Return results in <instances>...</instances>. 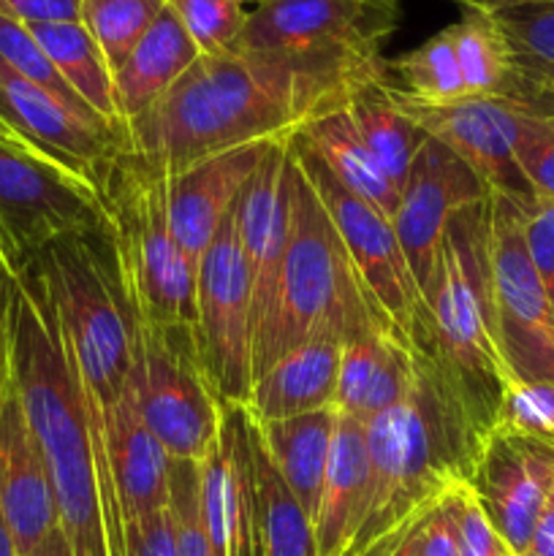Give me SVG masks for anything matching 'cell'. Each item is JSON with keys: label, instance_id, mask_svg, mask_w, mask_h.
<instances>
[{"label": "cell", "instance_id": "7bdbcfd3", "mask_svg": "<svg viewBox=\"0 0 554 556\" xmlns=\"http://www.w3.org/2000/svg\"><path fill=\"white\" fill-rule=\"evenodd\" d=\"M421 556H459V535H456L454 508L449 497L435 505L418 525Z\"/></svg>", "mask_w": 554, "mask_h": 556}, {"label": "cell", "instance_id": "cb8c5ba5", "mask_svg": "<svg viewBox=\"0 0 554 556\" xmlns=\"http://www.w3.org/2000/svg\"><path fill=\"white\" fill-rule=\"evenodd\" d=\"M416 378L411 348L386 326H373L342 342L335 407L367 424L402 402Z\"/></svg>", "mask_w": 554, "mask_h": 556}, {"label": "cell", "instance_id": "f35d334b", "mask_svg": "<svg viewBox=\"0 0 554 556\" xmlns=\"http://www.w3.org/2000/svg\"><path fill=\"white\" fill-rule=\"evenodd\" d=\"M498 427L554 445V383H511Z\"/></svg>", "mask_w": 554, "mask_h": 556}, {"label": "cell", "instance_id": "c3c4849f", "mask_svg": "<svg viewBox=\"0 0 554 556\" xmlns=\"http://www.w3.org/2000/svg\"><path fill=\"white\" fill-rule=\"evenodd\" d=\"M30 556H74V554H71L68 541H65L63 530H60L58 525L41 543H38V548Z\"/></svg>", "mask_w": 554, "mask_h": 556}, {"label": "cell", "instance_id": "9a60e30c", "mask_svg": "<svg viewBox=\"0 0 554 556\" xmlns=\"http://www.w3.org/2000/svg\"><path fill=\"white\" fill-rule=\"evenodd\" d=\"M465 486L511 552L521 556L554 489V445L494 427Z\"/></svg>", "mask_w": 554, "mask_h": 556}, {"label": "cell", "instance_id": "74e56055", "mask_svg": "<svg viewBox=\"0 0 554 556\" xmlns=\"http://www.w3.org/2000/svg\"><path fill=\"white\" fill-rule=\"evenodd\" d=\"M516 163L532 193L554 199V114L527 109L516 136Z\"/></svg>", "mask_w": 554, "mask_h": 556}, {"label": "cell", "instance_id": "836d02e7", "mask_svg": "<svg viewBox=\"0 0 554 556\" xmlns=\"http://www.w3.org/2000/svg\"><path fill=\"white\" fill-rule=\"evenodd\" d=\"M163 9L166 0H81L79 22L101 47L114 74Z\"/></svg>", "mask_w": 554, "mask_h": 556}, {"label": "cell", "instance_id": "f907efd6", "mask_svg": "<svg viewBox=\"0 0 554 556\" xmlns=\"http://www.w3.org/2000/svg\"><path fill=\"white\" fill-rule=\"evenodd\" d=\"M0 556H20V554H16L14 535H11L9 521H5L3 510H0Z\"/></svg>", "mask_w": 554, "mask_h": 556}, {"label": "cell", "instance_id": "ba28073f", "mask_svg": "<svg viewBox=\"0 0 554 556\" xmlns=\"http://www.w3.org/2000/svg\"><path fill=\"white\" fill-rule=\"evenodd\" d=\"M103 226L101 188L0 119V275L16 277L60 239Z\"/></svg>", "mask_w": 554, "mask_h": 556}, {"label": "cell", "instance_id": "9c48e42d", "mask_svg": "<svg viewBox=\"0 0 554 556\" xmlns=\"http://www.w3.org/2000/svg\"><path fill=\"white\" fill-rule=\"evenodd\" d=\"M400 25V0H255L231 49L324 68L373 71Z\"/></svg>", "mask_w": 554, "mask_h": 556}, {"label": "cell", "instance_id": "603a6c76", "mask_svg": "<svg viewBox=\"0 0 554 556\" xmlns=\"http://www.w3.org/2000/svg\"><path fill=\"white\" fill-rule=\"evenodd\" d=\"M369 503L367 432L358 418L337 410L320 503L313 532L318 556H345L362 530Z\"/></svg>", "mask_w": 554, "mask_h": 556}, {"label": "cell", "instance_id": "f546056e", "mask_svg": "<svg viewBox=\"0 0 554 556\" xmlns=\"http://www.w3.org/2000/svg\"><path fill=\"white\" fill-rule=\"evenodd\" d=\"M255 483V556H318L313 519L286 486L261 445L255 421L250 427Z\"/></svg>", "mask_w": 554, "mask_h": 556}, {"label": "cell", "instance_id": "8992f818", "mask_svg": "<svg viewBox=\"0 0 554 556\" xmlns=\"http://www.w3.org/2000/svg\"><path fill=\"white\" fill-rule=\"evenodd\" d=\"M125 299L139 326H196V271L168 215V172L134 150L98 182Z\"/></svg>", "mask_w": 554, "mask_h": 556}, {"label": "cell", "instance_id": "6da1fadb", "mask_svg": "<svg viewBox=\"0 0 554 556\" xmlns=\"http://www.w3.org/2000/svg\"><path fill=\"white\" fill-rule=\"evenodd\" d=\"M11 372L74 556H128L103 429L36 266L5 277Z\"/></svg>", "mask_w": 554, "mask_h": 556}, {"label": "cell", "instance_id": "3957f363", "mask_svg": "<svg viewBox=\"0 0 554 556\" xmlns=\"http://www.w3.org/2000/svg\"><path fill=\"white\" fill-rule=\"evenodd\" d=\"M402 402L364 424L369 503L345 556H373L405 535L467 481L487 438L476 432L443 380L424 358Z\"/></svg>", "mask_w": 554, "mask_h": 556}, {"label": "cell", "instance_id": "44dd1931", "mask_svg": "<svg viewBox=\"0 0 554 556\" xmlns=\"http://www.w3.org/2000/svg\"><path fill=\"white\" fill-rule=\"evenodd\" d=\"M0 510L20 556H30L58 527L52 489L16 394L14 372L0 394Z\"/></svg>", "mask_w": 554, "mask_h": 556}, {"label": "cell", "instance_id": "e575fe53", "mask_svg": "<svg viewBox=\"0 0 554 556\" xmlns=\"http://www.w3.org/2000/svg\"><path fill=\"white\" fill-rule=\"evenodd\" d=\"M201 54L226 52L248 25L255 0H166Z\"/></svg>", "mask_w": 554, "mask_h": 556}, {"label": "cell", "instance_id": "4dcf8cb0", "mask_svg": "<svg viewBox=\"0 0 554 556\" xmlns=\"http://www.w3.org/2000/svg\"><path fill=\"white\" fill-rule=\"evenodd\" d=\"M30 33L41 43L43 52L60 71L65 85L106 123L125 125L117 112L114 96V74L103 58L101 47L92 41L81 22H49V25H30Z\"/></svg>", "mask_w": 554, "mask_h": 556}, {"label": "cell", "instance_id": "ac0fdd59", "mask_svg": "<svg viewBox=\"0 0 554 556\" xmlns=\"http://www.w3.org/2000/svg\"><path fill=\"white\" fill-rule=\"evenodd\" d=\"M253 416L244 405H226L221 434L199 462L201 525L212 556H255Z\"/></svg>", "mask_w": 554, "mask_h": 556}, {"label": "cell", "instance_id": "d590c367", "mask_svg": "<svg viewBox=\"0 0 554 556\" xmlns=\"http://www.w3.org/2000/svg\"><path fill=\"white\" fill-rule=\"evenodd\" d=\"M0 60H3L11 71H16L22 79L43 87V90H49L52 96L63 98L65 103H71V106L79 109V112L96 114L68 85H65V79L60 76V71L54 68V63L49 60V54L43 52L41 43L36 41L30 27L9 20V16H0Z\"/></svg>", "mask_w": 554, "mask_h": 556}, {"label": "cell", "instance_id": "5bb4252c", "mask_svg": "<svg viewBox=\"0 0 554 556\" xmlns=\"http://www.w3.org/2000/svg\"><path fill=\"white\" fill-rule=\"evenodd\" d=\"M391 92H394L396 103L435 141L449 147L456 157H462L481 177L489 193L508 195L521 206L536 201V193H532L519 163H516L519 119L527 109L536 106L500 96H467L462 101L432 106V103L413 101L396 87H391ZM536 112H541V109H536Z\"/></svg>", "mask_w": 554, "mask_h": 556}, {"label": "cell", "instance_id": "d6a6232c", "mask_svg": "<svg viewBox=\"0 0 554 556\" xmlns=\"http://www.w3.org/2000/svg\"><path fill=\"white\" fill-rule=\"evenodd\" d=\"M386 81L413 101L432 106L467 98L454 43L445 27L427 38L421 47L400 54L396 60H386Z\"/></svg>", "mask_w": 554, "mask_h": 556}, {"label": "cell", "instance_id": "7c38bea8", "mask_svg": "<svg viewBox=\"0 0 554 556\" xmlns=\"http://www.w3.org/2000/svg\"><path fill=\"white\" fill-rule=\"evenodd\" d=\"M489 266L498 345L514 383H554V304L525 244V210L489 193Z\"/></svg>", "mask_w": 554, "mask_h": 556}, {"label": "cell", "instance_id": "e0dca14e", "mask_svg": "<svg viewBox=\"0 0 554 556\" xmlns=\"http://www.w3.org/2000/svg\"><path fill=\"white\" fill-rule=\"evenodd\" d=\"M489 199V188L476 172L445 144L429 136L407 168L394 212V231L411 264L418 288L438 261L451 220L462 210Z\"/></svg>", "mask_w": 554, "mask_h": 556}, {"label": "cell", "instance_id": "30bf717a", "mask_svg": "<svg viewBox=\"0 0 554 556\" xmlns=\"http://www.w3.org/2000/svg\"><path fill=\"white\" fill-rule=\"evenodd\" d=\"M134 396L168 459L199 465L217 443L226 405L206 372L196 326L136 324Z\"/></svg>", "mask_w": 554, "mask_h": 556}, {"label": "cell", "instance_id": "1f68e13d", "mask_svg": "<svg viewBox=\"0 0 554 556\" xmlns=\"http://www.w3.org/2000/svg\"><path fill=\"white\" fill-rule=\"evenodd\" d=\"M521 81L554 90V0H527L492 11Z\"/></svg>", "mask_w": 554, "mask_h": 556}, {"label": "cell", "instance_id": "d4e9b609", "mask_svg": "<svg viewBox=\"0 0 554 556\" xmlns=\"http://www.w3.org/2000/svg\"><path fill=\"white\" fill-rule=\"evenodd\" d=\"M340 356L342 342L335 337H318L282 353L253 380L250 402L244 405L253 421H280L335 407Z\"/></svg>", "mask_w": 554, "mask_h": 556}, {"label": "cell", "instance_id": "52a82bcc", "mask_svg": "<svg viewBox=\"0 0 554 556\" xmlns=\"http://www.w3.org/2000/svg\"><path fill=\"white\" fill-rule=\"evenodd\" d=\"M33 266L47 286L81 383L103 416L128 391L136 367V318L106 226L60 239Z\"/></svg>", "mask_w": 554, "mask_h": 556}, {"label": "cell", "instance_id": "484cf974", "mask_svg": "<svg viewBox=\"0 0 554 556\" xmlns=\"http://www.w3.org/2000/svg\"><path fill=\"white\" fill-rule=\"evenodd\" d=\"M201 58L199 47L188 36L177 16L168 9L161 11L150 30L141 36L134 52L114 71V96L117 112L125 125L141 117L155 101H161L185 71Z\"/></svg>", "mask_w": 554, "mask_h": 556}, {"label": "cell", "instance_id": "bcb514c9", "mask_svg": "<svg viewBox=\"0 0 554 556\" xmlns=\"http://www.w3.org/2000/svg\"><path fill=\"white\" fill-rule=\"evenodd\" d=\"M11 378V348H9V309H5V277L0 275V394Z\"/></svg>", "mask_w": 554, "mask_h": 556}, {"label": "cell", "instance_id": "60d3db41", "mask_svg": "<svg viewBox=\"0 0 554 556\" xmlns=\"http://www.w3.org/2000/svg\"><path fill=\"white\" fill-rule=\"evenodd\" d=\"M521 210H525L527 253L554 304V199L536 195V201Z\"/></svg>", "mask_w": 554, "mask_h": 556}, {"label": "cell", "instance_id": "7a4b0ae2", "mask_svg": "<svg viewBox=\"0 0 554 556\" xmlns=\"http://www.w3.org/2000/svg\"><path fill=\"white\" fill-rule=\"evenodd\" d=\"M386 74L324 68L226 49L201 54L182 79L128 123L130 150L168 174L253 141L291 139L320 114L348 106L358 85Z\"/></svg>", "mask_w": 554, "mask_h": 556}, {"label": "cell", "instance_id": "ee69618b", "mask_svg": "<svg viewBox=\"0 0 554 556\" xmlns=\"http://www.w3.org/2000/svg\"><path fill=\"white\" fill-rule=\"evenodd\" d=\"M81 0H0V16L20 25H49V22H79Z\"/></svg>", "mask_w": 554, "mask_h": 556}, {"label": "cell", "instance_id": "8fae6325", "mask_svg": "<svg viewBox=\"0 0 554 556\" xmlns=\"http://www.w3.org/2000/svg\"><path fill=\"white\" fill-rule=\"evenodd\" d=\"M291 150L318 199L324 201L373 307L383 324L413 353H418L427 340V307L405 250L396 239L394 223L337 182L326 163L299 136L291 139Z\"/></svg>", "mask_w": 554, "mask_h": 556}, {"label": "cell", "instance_id": "ffe728a7", "mask_svg": "<svg viewBox=\"0 0 554 556\" xmlns=\"http://www.w3.org/2000/svg\"><path fill=\"white\" fill-rule=\"evenodd\" d=\"M277 141L282 139L234 147L193 163L185 172L168 174V215L174 237L190 264L199 266L217 228L231 215L244 185L253 179Z\"/></svg>", "mask_w": 554, "mask_h": 556}, {"label": "cell", "instance_id": "681fc988", "mask_svg": "<svg viewBox=\"0 0 554 556\" xmlns=\"http://www.w3.org/2000/svg\"><path fill=\"white\" fill-rule=\"evenodd\" d=\"M454 3H459L462 9L498 11V9H505V5H514V3H527V0H454Z\"/></svg>", "mask_w": 554, "mask_h": 556}, {"label": "cell", "instance_id": "4fadbf2b", "mask_svg": "<svg viewBox=\"0 0 554 556\" xmlns=\"http://www.w3.org/2000/svg\"><path fill=\"white\" fill-rule=\"evenodd\" d=\"M196 334L223 405H248L253 391V291L234 228H217L196 271Z\"/></svg>", "mask_w": 554, "mask_h": 556}, {"label": "cell", "instance_id": "f6af8a7d", "mask_svg": "<svg viewBox=\"0 0 554 556\" xmlns=\"http://www.w3.org/2000/svg\"><path fill=\"white\" fill-rule=\"evenodd\" d=\"M521 556H554V489L546 500V508L538 516L536 530H532L530 543Z\"/></svg>", "mask_w": 554, "mask_h": 556}, {"label": "cell", "instance_id": "277c9868", "mask_svg": "<svg viewBox=\"0 0 554 556\" xmlns=\"http://www.w3.org/2000/svg\"><path fill=\"white\" fill-rule=\"evenodd\" d=\"M427 340L416 353L435 369L476 432L489 438L514 383L498 345L489 266V199L451 220L421 286ZM413 353V351H411Z\"/></svg>", "mask_w": 554, "mask_h": 556}, {"label": "cell", "instance_id": "d6986e66", "mask_svg": "<svg viewBox=\"0 0 554 556\" xmlns=\"http://www.w3.org/2000/svg\"><path fill=\"white\" fill-rule=\"evenodd\" d=\"M293 139V136H291ZM272 147L234 204V228L253 291V345L272 313L288 239V144Z\"/></svg>", "mask_w": 554, "mask_h": 556}, {"label": "cell", "instance_id": "f1b7e54d", "mask_svg": "<svg viewBox=\"0 0 554 556\" xmlns=\"http://www.w3.org/2000/svg\"><path fill=\"white\" fill-rule=\"evenodd\" d=\"M345 109L353 128L358 130L386 177L396 188H402L407 168L416 161L418 150L429 141L427 130L396 103L386 74L358 85Z\"/></svg>", "mask_w": 554, "mask_h": 556}, {"label": "cell", "instance_id": "8d00e7d4", "mask_svg": "<svg viewBox=\"0 0 554 556\" xmlns=\"http://www.w3.org/2000/svg\"><path fill=\"white\" fill-rule=\"evenodd\" d=\"M168 514L174 525L177 556H212L201 525L199 465L172 459L168 467Z\"/></svg>", "mask_w": 554, "mask_h": 556}, {"label": "cell", "instance_id": "2e32d148", "mask_svg": "<svg viewBox=\"0 0 554 556\" xmlns=\"http://www.w3.org/2000/svg\"><path fill=\"white\" fill-rule=\"evenodd\" d=\"M0 119L25 136L30 144L58 157L71 172L90 182H101V174L119 152L130 150L128 125H112L96 114H85L52 96L43 87L22 79L0 60Z\"/></svg>", "mask_w": 554, "mask_h": 556}, {"label": "cell", "instance_id": "7402d4cb", "mask_svg": "<svg viewBox=\"0 0 554 556\" xmlns=\"http://www.w3.org/2000/svg\"><path fill=\"white\" fill-rule=\"evenodd\" d=\"M101 421L125 525L166 510L172 459L141 418L134 396V380L128 391L103 413Z\"/></svg>", "mask_w": 554, "mask_h": 556}, {"label": "cell", "instance_id": "7dc6e473", "mask_svg": "<svg viewBox=\"0 0 554 556\" xmlns=\"http://www.w3.org/2000/svg\"><path fill=\"white\" fill-rule=\"evenodd\" d=\"M421 525V521H418ZM418 525H413L411 530L405 532L402 538H396L394 543L383 546L380 552H375L373 556H421V541H418Z\"/></svg>", "mask_w": 554, "mask_h": 556}, {"label": "cell", "instance_id": "83f0119b", "mask_svg": "<svg viewBox=\"0 0 554 556\" xmlns=\"http://www.w3.org/2000/svg\"><path fill=\"white\" fill-rule=\"evenodd\" d=\"M299 139L326 163L337 182L345 185L353 195L367 201L369 206L394 220L396 204H400V188L386 177L383 168L367 150L358 130L353 128L348 109L320 114L313 123L299 130Z\"/></svg>", "mask_w": 554, "mask_h": 556}, {"label": "cell", "instance_id": "b9f144b4", "mask_svg": "<svg viewBox=\"0 0 554 556\" xmlns=\"http://www.w3.org/2000/svg\"><path fill=\"white\" fill-rule=\"evenodd\" d=\"M125 546H128V556H177L168 508L147 516V519L128 521L125 525Z\"/></svg>", "mask_w": 554, "mask_h": 556}, {"label": "cell", "instance_id": "ab89813d", "mask_svg": "<svg viewBox=\"0 0 554 556\" xmlns=\"http://www.w3.org/2000/svg\"><path fill=\"white\" fill-rule=\"evenodd\" d=\"M449 503L454 508L456 535H459V556H516L508 543L498 535L492 521L476 503L470 489L462 483L449 494Z\"/></svg>", "mask_w": 554, "mask_h": 556}, {"label": "cell", "instance_id": "4316f807", "mask_svg": "<svg viewBox=\"0 0 554 556\" xmlns=\"http://www.w3.org/2000/svg\"><path fill=\"white\" fill-rule=\"evenodd\" d=\"M335 421L337 407L302 413V416L280 418V421H255L261 445L310 519H315L320 503Z\"/></svg>", "mask_w": 554, "mask_h": 556}, {"label": "cell", "instance_id": "5b68a950", "mask_svg": "<svg viewBox=\"0 0 554 556\" xmlns=\"http://www.w3.org/2000/svg\"><path fill=\"white\" fill-rule=\"evenodd\" d=\"M373 326L386 324L364 293L324 201L288 144V239L275 304L253 345L255 378L304 342L318 337L348 342Z\"/></svg>", "mask_w": 554, "mask_h": 556}]
</instances>
